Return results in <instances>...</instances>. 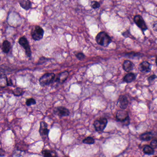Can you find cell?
Segmentation results:
<instances>
[{
    "mask_svg": "<svg viewBox=\"0 0 157 157\" xmlns=\"http://www.w3.org/2000/svg\"><path fill=\"white\" fill-rule=\"evenodd\" d=\"M96 40L98 44L103 47H107L112 41L110 36L104 32H99L96 37Z\"/></svg>",
    "mask_w": 157,
    "mask_h": 157,
    "instance_id": "obj_1",
    "label": "cell"
},
{
    "mask_svg": "<svg viewBox=\"0 0 157 157\" xmlns=\"http://www.w3.org/2000/svg\"><path fill=\"white\" fill-rule=\"evenodd\" d=\"M55 78V74L53 73H47L42 76L39 80L41 86H45L53 83Z\"/></svg>",
    "mask_w": 157,
    "mask_h": 157,
    "instance_id": "obj_2",
    "label": "cell"
},
{
    "mask_svg": "<svg viewBox=\"0 0 157 157\" xmlns=\"http://www.w3.org/2000/svg\"><path fill=\"white\" fill-rule=\"evenodd\" d=\"M44 31L43 29L38 25L34 26L32 29L31 35L33 39L36 41L42 39L43 37Z\"/></svg>",
    "mask_w": 157,
    "mask_h": 157,
    "instance_id": "obj_3",
    "label": "cell"
},
{
    "mask_svg": "<svg viewBox=\"0 0 157 157\" xmlns=\"http://www.w3.org/2000/svg\"><path fill=\"white\" fill-rule=\"evenodd\" d=\"M107 120L106 118H101L94 122L93 125L96 130L98 132H103L107 125Z\"/></svg>",
    "mask_w": 157,
    "mask_h": 157,
    "instance_id": "obj_4",
    "label": "cell"
},
{
    "mask_svg": "<svg viewBox=\"0 0 157 157\" xmlns=\"http://www.w3.org/2000/svg\"><path fill=\"white\" fill-rule=\"evenodd\" d=\"M116 118L118 121L123 123L126 125H128L130 123L129 114L126 111L123 110L118 111L116 114Z\"/></svg>",
    "mask_w": 157,
    "mask_h": 157,
    "instance_id": "obj_5",
    "label": "cell"
},
{
    "mask_svg": "<svg viewBox=\"0 0 157 157\" xmlns=\"http://www.w3.org/2000/svg\"><path fill=\"white\" fill-rule=\"evenodd\" d=\"M19 43L23 47V48L25 50L26 55L28 57H31L32 55L31 50L28 41L26 37L25 36L21 37L19 39Z\"/></svg>",
    "mask_w": 157,
    "mask_h": 157,
    "instance_id": "obj_6",
    "label": "cell"
},
{
    "mask_svg": "<svg viewBox=\"0 0 157 157\" xmlns=\"http://www.w3.org/2000/svg\"><path fill=\"white\" fill-rule=\"evenodd\" d=\"M49 130L48 129L47 124L44 121H42L40 123V127L39 129V133L41 138L44 140L48 139Z\"/></svg>",
    "mask_w": 157,
    "mask_h": 157,
    "instance_id": "obj_7",
    "label": "cell"
},
{
    "mask_svg": "<svg viewBox=\"0 0 157 157\" xmlns=\"http://www.w3.org/2000/svg\"><path fill=\"white\" fill-rule=\"evenodd\" d=\"M53 112L55 114L61 118L63 117H67L69 116L70 111L67 108L63 107H58L54 108Z\"/></svg>",
    "mask_w": 157,
    "mask_h": 157,
    "instance_id": "obj_8",
    "label": "cell"
},
{
    "mask_svg": "<svg viewBox=\"0 0 157 157\" xmlns=\"http://www.w3.org/2000/svg\"><path fill=\"white\" fill-rule=\"evenodd\" d=\"M134 21L135 24L138 27L140 28L142 31H146L147 29V27L145 21L143 18L140 15L135 16L134 17Z\"/></svg>",
    "mask_w": 157,
    "mask_h": 157,
    "instance_id": "obj_9",
    "label": "cell"
},
{
    "mask_svg": "<svg viewBox=\"0 0 157 157\" xmlns=\"http://www.w3.org/2000/svg\"><path fill=\"white\" fill-rule=\"evenodd\" d=\"M139 69L142 72L144 73H147L151 71V64L147 61H145L142 62L139 65Z\"/></svg>",
    "mask_w": 157,
    "mask_h": 157,
    "instance_id": "obj_10",
    "label": "cell"
},
{
    "mask_svg": "<svg viewBox=\"0 0 157 157\" xmlns=\"http://www.w3.org/2000/svg\"><path fill=\"white\" fill-rule=\"evenodd\" d=\"M118 103L120 108L123 110L126 109L128 105V99L125 95H120L119 98Z\"/></svg>",
    "mask_w": 157,
    "mask_h": 157,
    "instance_id": "obj_11",
    "label": "cell"
},
{
    "mask_svg": "<svg viewBox=\"0 0 157 157\" xmlns=\"http://www.w3.org/2000/svg\"><path fill=\"white\" fill-rule=\"evenodd\" d=\"M123 67L124 70L126 71L129 72L133 70L134 64L131 61L129 60H126L124 62Z\"/></svg>",
    "mask_w": 157,
    "mask_h": 157,
    "instance_id": "obj_12",
    "label": "cell"
},
{
    "mask_svg": "<svg viewBox=\"0 0 157 157\" xmlns=\"http://www.w3.org/2000/svg\"><path fill=\"white\" fill-rule=\"evenodd\" d=\"M19 4L21 8L26 10H28L31 8L32 4L29 0H20Z\"/></svg>",
    "mask_w": 157,
    "mask_h": 157,
    "instance_id": "obj_13",
    "label": "cell"
},
{
    "mask_svg": "<svg viewBox=\"0 0 157 157\" xmlns=\"http://www.w3.org/2000/svg\"><path fill=\"white\" fill-rule=\"evenodd\" d=\"M68 75H69V73L67 71H64L63 72L60 73L57 79L58 82L60 83H64L67 79Z\"/></svg>",
    "mask_w": 157,
    "mask_h": 157,
    "instance_id": "obj_14",
    "label": "cell"
},
{
    "mask_svg": "<svg viewBox=\"0 0 157 157\" xmlns=\"http://www.w3.org/2000/svg\"><path fill=\"white\" fill-rule=\"evenodd\" d=\"M11 48V43L8 40H4L2 43V50L3 52L8 54Z\"/></svg>",
    "mask_w": 157,
    "mask_h": 157,
    "instance_id": "obj_15",
    "label": "cell"
},
{
    "mask_svg": "<svg viewBox=\"0 0 157 157\" xmlns=\"http://www.w3.org/2000/svg\"><path fill=\"white\" fill-rule=\"evenodd\" d=\"M8 78L5 74L0 75V87L5 88L8 86Z\"/></svg>",
    "mask_w": 157,
    "mask_h": 157,
    "instance_id": "obj_16",
    "label": "cell"
},
{
    "mask_svg": "<svg viewBox=\"0 0 157 157\" xmlns=\"http://www.w3.org/2000/svg\"><path fill=\"white\" fill-rule=\"evenodd\" d=\"M136 78L134 73H129L127 74L124 78V81L127 83H130L133 81Z\"/></svg>",
    "mask_w": 157,
    "mask_h": 157,
    "instance_id": "obj_17",
    "label": "cell"
},
{
    "mask_svg": "<svg viewBox=\"0 0 157 157\" xmlns=\"http://www.w3.org/2000/svg\"><path fill=\"white\" fill-rule=\"evenodd\" d=\"M153 137V134L151 132L144 133L140 135V139L142 141H149L152 139Z\"/></svg>",
    "mask_w": 157,
    "mask_h": 157,
    "instance_id": "obj_18",
    "label": "cell"
},
{
    "mask_svg": "<svg viewBox=\"0 0 157 157\" xmlns=\"http://www.w3.org/2000/svg\"><path fill=\"white\" fill-rule=\"evenodd\" d=\"M42 154L44 157H56V153L54 151L44 149L41 152Z\"/></svg>",
    "mask_w": 157,
    "mask_h": 157,
    "instance_id": "obj_19",
    "label": "cell"
},
{
    "mask_svg": "<svg viewBox=\"0 0 157 157\" xmlns=\"http://www.w3.org/2000/svg\"><path fill=\"white\" fill-rule=\"evenodd\" d=\"M143 152L147 155H153L154 153V151L152 146H146L143 149Z\"/></svg>",
    "mask_w": 157,
    "mask_h": 157,
    "instance_id": "obj_20",
    "label": "cell"
},
{
    "mask_svg": "<svg viewBox=\"0 0 157 157\" xmlns=\"http://www.w3.org/2000/svg\"><path fill=\"white\" fill-rule=\"evenodd\" d=\"M24 92H25V91L23 89L20 88H15V90L13 91V93L14 95L16 96L22 95L24 93Z\"/></svg>",
    "mask_w": 157,
    "mask_h": 157,
    "instance_id": "obj_21",
    "label": "cell"
},
{
    "mask_svg": "<svg viewBox=\"0 0 157 157\" xmlns=\"http://www.w3.org/2000/svg\"><path fill=\"white\" fill-rule=\"evenodd\" d=\"M94 139L90 137L86 138L83 141V143H84V144H89V145L94 144Z\"/></svg>",
    "mask_w": 157,
    "mask_h": 157,
    "instance_id": "obj_22",
    "label": "cell"
},
{
    "mask_svg": "<svg viewBox=\"0 0 157 157\" xmlns=\"http://www.w3.org/2000/svg\"><path fill=\"white\" fill-rule=\"evenodd\" d=\"M36 104V100L32 98L27 99L26 100V104L27 106H31V105H35Z\"/></svg>",
    "mask_w": 157,
    "mask_h": 157,
    "instance_id": "obj_23",
    "label": "cell"
},
{
    "mask_svg": "<svg viewBox=\"0 0 157 157\" xmlns=\"http://www.w3.org/2000/svg\"><path fill=\"white\" fill-rule=\"evenodd\" d=\"M91 8L93 9L98 8L100 7V4L99 3L98 1H92L91 2Z\"/></svg>",
    "mask_w": 157,
    "mask_h": 157,
    "instance_id": "obj_24",
    "label": "cell"
},
{
    "mask_svg": "<svg viewBox=\"0 0 157 157\" xmlns=\"http://www.w3.org/2000/svg\"><path fill=\"white\" fill-rule=\"evenodd\" d=\"M77 59H79V60H83L84 58H86V56L82 53H78L75 55Z\"/></svg>",
    "mask_w": 157,
    "mask_h": 157,
    "instance_id": "obj_25",
    "label": "cell"
},
{
    "mask_svg": "<svg viewBox=\"0 0 157 157\" xmlns=\"http://www.w3.org/2000/svg\"><path fill=\"white\" fill-rule=\"evenodd\" d=\"M156 78H157V76L155 75H153L151 76L148 78V81H149V83H150V82L154 81V80Z\"/></svg>",
    "mask_w": 157,
    "mask_h": 157,
    "instance_id": "obj_26",
    "label": "cell"
},
{
    "mask_svg": "<svg viewBox=\"0 0 157 157\" xmlns=\"http://www.w3.org/2000/svg\"><path fill=\"white\" fill-rule=\"evenodd\" d=\"M151 146L152 147L157 146V140H154L152 141L151 143Z\"/></svg>",
    "mask_w": 157,
    "mask_h": 157,
    "instance_id": "obj_27",
    "label": "cell"
},
{
    "mask_svg": "<svg viewBox=\"0 0 157 157\" xmlns=\"http://www.w3.org/2000/svg\"><path fill=\"white\" fill-rule=\"evenodd\" d=\"M152 27H153V29H154V31L157 32V21H154V22L153 23V25H152Z\"/></svg>",
    "mask_w": 157,
    "mask_h": 157,
    "instance_id": "obj_28",
    "label": "cell"
},
{
    "mask_svg": "<svg viewBox=\"0 0 157 157\" xmlns=\"http://www.w3.org/2000/svg\"><path fill=\"white\" fill-rule=\"evenodd\" d=\"M5 155V152L4 150L0 149V157H3Z\"/></svg>",
    "mask_w": 157,
    "mask_h": 157,
    "instance_id": "obj_29",
    "label": "cell"
},
{
    "mask_svg": "<svg viewBox=\"0 0 157 157\" xmlns=\"http://www.w3.org/2000/svg\"><path fill=\"white\" fill-rule=\"evenodd\" d=\"M156 64H157V58H156Z\"/></svg>",
    "mask_w": 157,
    "mask_h": 157,
    "instance_id": "obj_30",
    "label": "cell"
},
{
    "mask_svg": "<svg viewBox=\"0 0 157 157\" xmlns=\"http://www.w3.org/2000/svg\"><path fill=\"white\" fill-rule=\"evenodd\" d=\"M1 57H0V61H1Z\"/></svg>",
    "mask_w": 157,
    "mask_h": 157,
    "instance_id": "obj_31",
    "label": "cell"
},
{
    "mask_svg": "<svg viewBox=\"0 0 157 157\" xmlns=\"http://www.w3.org/2000/svg\"><path fill=\"white\" fill-rule=\"evenodd\" d=\"M156 12H157V9H156Z\"/></svg>",
    "mask_w": 157,
    "mask_h": 157,
    "instance_id": "obj_32",
    "label": "cell"
}]
</instances>
